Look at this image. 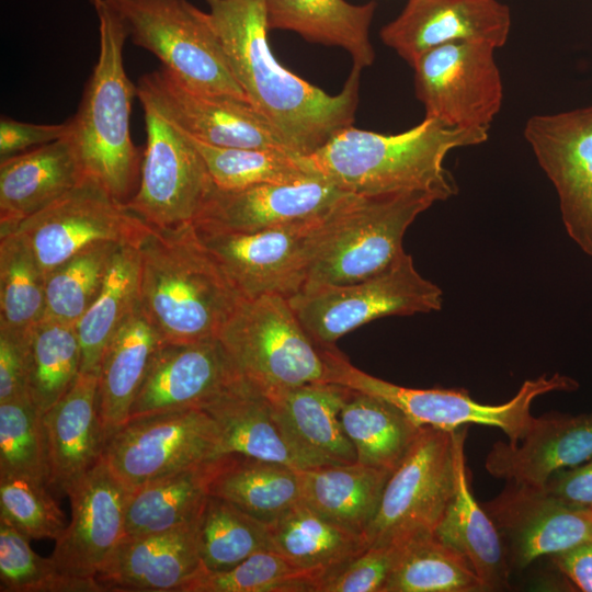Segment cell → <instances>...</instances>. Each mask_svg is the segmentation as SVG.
Masks as SVG:
<instances>
[{"mask_svg": "<svg viewBox=\"0 0 592 592\" xmlns=\"http://www.w3.org/2000/svg\"><path fill=\"white\" fill-rule=\"evenodd\" d=\"M92 5L99 20V57L78 111L68 119L69 136L86 175L127 204L137 191L143 161L129 126L137 86L124 68L123 48L128 34L104 0Z\"/></svg>", "mask_w": 592, "mask_h": 592, "instance_id": "obj_4", "label": "cell"}, {"mask_svg": "<svg viewBox=\"0 0 592 592\" xmlns=\"http://www.w3.org/2000/svg\"><path fill=\"white\" fill-rule=\"evenodd\" d=\"M132 42L153 54L187 88L247 96L235 79L208 12L189 0H104Z\"/></svg>", "mask_w": 592, "mask_h": 592, "instance_id": "obj_8", "label": "cell"}, {"mask_svg": "<svg viewBox=\"0 0 592 592\" xmlns=\"http://www.w3.org/2000/svg\"><path fill=\"white\" fill-rule=\"evenodd\" d=\"M323 577L262 550L227 570L200 571L181 592H317Z\"/></svg>", "mask_w": 592, "mask_h": 592, "instance_id": "obj_43", "label": "cell"}, {"mask_svg": "<svg viewBox=\"0 0 592 592\" xmlns=\"http://www.w3.org/2000/svg\"><path fill=\"white\" fill-rule=\"evenodd\" d=\"M128 493L103 456L71 488V520L50 556L62 573L95 578L125 535Z\"/></svg>", "mask_w": 592, "mask_h": 592, "instance_id": "obj_20", "label": "cell"}, {"mask_svg": "<svg viewBox=\"0 0 592 592\" xmlns=\"http://www.w3.org/2000/svg\"><path fill=\"white\" fill-rule=\"evenodd\" d=\"M80 369L76 325L39 320L31 331L27 395L42 415L71 388Z\"/></svg>", "mask_w": 592, "mask_h": 592, "instance_id": "obj_39", "label": "cell"}, {"mask_svg": "<svg viewBox=\"0 0 592 592\" xmlns=\"http://www.w3.org/2000/svg\"><path fill=\"white\" fill-rule=\"evenodd\" d=\"M218 339L240 374L264 391L328 383L329 348L310 337L286 297H241Z\"/></svg>", "mask_w": 592, "mask_h": 592, "instance_id": "obj_6", "label": "cell"}, {"mask_svg": "<svg viewBox=\"0 0 592 592\" xmlns=\"http://www.w3.org/2000/svg\"><path fill=\"white\" fill-rule=\"evenodd\" d=\"M348 193L323 178L240 190L214 185L193 224L214 230L259 231L320 216Z\"/></svg>", "mask_w": 592, "mask_h": 592, "instance_id": "obj_22", "label": "cell"}, {"mask_svg": "<svg viewBox=\"0 0 592 592\" xmlns=\"http://www.w3.org/2000/svg\"><path fill=\"white\" fill-rule=\"evenodd\" d=\"M481 505L500 534L511 572L592 540V511L567 505L544 488L508 481Z\"/></svg>", "mask_w": 592, "mask_h": 592, "instance_id": "obj_18", "label": "cell"}, {"mask_svg": "<svg viewBox=\"0 0 592 592\" xmlns=\"http://www.w3.org/2000/svg\"><path fill=\"white\" fill-rule=\"evenodd\" d=\"M402 544L369 546L341 568L326 574L317 592H384Z\"/></svg>", "mask_w": 592, "mask_h": 592, "instance_id": "obj_48", "label": "cell"}, {"mask_svg": "<svg viewBox=\"0 0 592 592\" xmlns=\"http://www.w3.org/2000/svg\"><path fill=\"white\" fill-rule=\"evenodd\" d=\"M139 303L138 246L121 244L112 257L96 297L76 325L81 345L80 373L99 374L109 342Z\"/></svg>", "mask_w": 592, "mask_h": 592, "instance_id": "obj_35", "label": "cell"}, {"mask_svg": "<svg viewBox=\"0 0 592 592\" xmlns=\"http://www.w3.org/2000/svg\"><path fill=\"white\" fill-rule=\"evenodd\" d=\"M269 30H285L306 41L346 50L353 67L375 60L369 26L377 3L352 4L345 0H264Z\"/></svg>", "mask_w": 592, "mask_h": 592, "instance_id": "obj_31", "label": "cell"}, {"mask_svg": "<svg viewBox=\"0 0 592 592\" xmlns=\"http://www.w3.org/2000/svg\"><path fill=\"white\" fill-rule=\"evenodd\" d=\"M328 383L376 396L400 409L418 428L432 426L454 431L467 424L498 428L515 444L526 434L535 417L534 400L553 391H573L579 384L573 378L553 374L525 380L506 402L481 403L465 389H418L399 386L369 375L354 365L335 348L328 351Z\"/></svg>", "mask_w": 592, "mask_h": 592, "instance_id": "obj_7", "label": "cell"}, {"mask_svg": "<svg viewBox=\"0 0 592 592\" xmlns=\"http://www.w3.org/2000/svg\"><path fill=\"white\" fill-rule=\"evenodd\" d=\"M136 86L169 121L205 144L292 151L247 100L194 91L162 66L143 75Z\"/></svg>", "mask_w": 592, "mask_h": 592, "instance_id": "obj_17", "label": "cell"}, {"mask_svg": "<svg viewBox=\"0 0 592 592\" xmlns=\"http://www.w3.org/2000/svg\"><path fill=\"white\" fill-rule=\"evenodd\" d=\"M572 587L592 592V540L549 557Z\"/></svg>", "mask_w": 592, "mask_h": 592, "instance_id": "obj_52", "label": "cell"}, {"mask_svg": "<svg viewBox=\"0 0 592 592\" xmlns=\"http://www.w3.org/2000/svg\"><path fill=\"white\" fill-rule=\"evenodd\" d=\"M140 306L166 342L218 334L241 296L192 224L149 227L138 244Z\"/></svg>", "mask_w": 592, "mask_h": 592, "instance_id": "obj_3", "label": "cell"}, {"mask_svg": "<svg viewBox=\"0 0 592 592\" xmlns=\"http://www.w3.org/2000/svg\"><path fill=\"white\" fill-rule=\"evenodd\" d=\"M98 0H90L91 4H93L94 2H96Z\"/></svg>", "mask_w": 592, "mask_h": 592, "instance_id": "obj_53", "label": "cell"}, {"mask_svg": "<svg viewBox=\"0 0 592 592\" xmlns=\"http://www.w3.org/2000/svg\"><path fill=\"white\" fill-rule=\"evenodd\" d=\"M466 434L467 425L453 431L455 491L433 535L467 559L486 592L508 590L512 572L500 534L469 485L464 451Z\"/></svg>", "mask_w": 592, "mask_h": 592, "instance_id": "obj_28", "label": "cell"}, {"mask_svg": "<svg viewBox=\"0 0 592 592\" xmlns=\"http://www.w3.org/2000/svg\"><path fill=\"white\" fill-rule=\"evenodd\" d=\"M202 570L196 519L161 532L124 535L95 579L105 591L181 592Z\"/></svg>", "mask_w": 592, "mask_h": 592, "instance_id": "obj_23", "label": "cell"}, {"mask_svg": "<svg viewBox=\"0 0 592 592\" xmlns=\"http://www.w3.org/2000/svg\"><path fill=\"white\" fill-rule=\"evenodd\" d=\"M494 50L486 43L455 42L423 54L412 68L425 117L453 128L488 130L503 99Z\"/></svg>", "mask_w": 592, "mask_h": 592, "instance_id": "obj_15", "label": "cell"}, {"mask_svg": "<svg viewBox=\"0 0 592 592\" xmlns=\"http://www.w3.org/2000/svg\"><path fill=\"white\" fill-rule=\"evenodd\" d=\"M45 314V274L26 240L0 236V327L29 331Z\"/></svg>", "mask_w": 592, "mask_h": 592, "instance_id": "obj_42", "label": "cell"}, {"mask_svg": "<svg viewBox=\"0 0 592 592\" xmlns=\"http://www.w3.org/2000/svg\"><path fill=\"white\" fill-rule=\"evenodd\" d=\"M187 137L201 155L213 183L218 189L240 190L319 178L308 171L301 155L292 151L216 147L190 135Z\"/></svg>", "mask_w": 592, "mask_h": 592, "instance_id": "obj_41", "label": "cell"}, {"mask_svg": "<svg viewBox=\"0 0 592 592\" xmlns=\"http://www.w3.org/2000/svg\"><path fill=\"white\" fill-rule=\"evenodd\" d=\"M229 68L248 101L295 153L308 156L352 126L361 69L331 95L282 67L267 42L264 0H204Z\"/></svg>", "mask_w": 592, "mask_h": 592, "instance_id": "obj_1", "label": "cell"}, {"mask_svg": "<svg viewBox=\"0 0 592 592\" xmlns=\"http://www.w3.org/2000/svg\"><path fill=\"white\" fill-rule=\"evenodd\" d=\"M31 331L0 327V402L27 395Z\"/></svg>", "mask_w": 592, "mask_h": 592, "instance_id": "obj_49", "label": "cell"}, {"mask_svg": "<svg viewBox=\"0 0 592 592\" xmlns=\"http://www.w3.org/2000/svg\"><path fill=\"white\" fill-rule=\"evenodd\" d=\"M46 485L15 477H0V516L30 539L57 540L66 528L65 516Z\"/></svg>", "mask_w": 592, "mask_h": 592, "instance_id": "obj_47", "label": "cell"}, {"mask_svg": "<svg viewBox=\"0 0 592 592\" xmlns=\"http://www.w3.org/2000/svg\"><path fill=\"white\" fill-rule=\"evenodd\" d=\"M390 474L357 462L299 469L300 500L329 521L365 537Z\"/></svg>", "mask_w": 592, "mask_h": 592, "instance_id": "obj_33", "label": "cell"}, {"mask_svg": "<svg viewBox=\"0 0 592 592\" xmlns=\"http://www.w3.org/2000/svg\"><path fill=\"white\" fill-rule=\"evenodd\" d=\"M213 460L178 470L129 492L125 535L161 532L195 521L209 497Z\"/></svg>", "mask_w": 592, "mask_h": 592, "instance_id": "obj_36", "label": "cell"}, {"mask_svg": "<svg viewBox=\"0 0 592 592\" xmlns=\"http://www.w3.org/2000/svg\"><path fill=\"white\" fill-rule=\"evenodd\" d=\"M240 376L218 338L163 342L153 353L129 418L203 409Z\"/></svg>", "mask_w": 592, "mask_h": 592, "instance_id": "obj_19", "label": "cell"}, {"mask_svg": "<svg viewBox=\"0 0 592 592\" xmlns=\"http://www.w3.org/2000/svg\"><path fill=\"white\" fill-rule=\"evenodd\" d=\"M329 210L314 218L252 232L194 227L241 297L281 295L291 298L305 287L325 235Z\"/></svg>", "mask_w": 592, "mask_h": 592, "instance_id": "obj_10", "label": "cell"}, {"mask_svg": "<svg viewBox=\"0 0 592 592\" xmlns=\"http://www.w3.org/2000/svg\"><path fill=\"white\" fill-rule=\"evenodd\" d=\"M524 137L556 189L568 236L592 259V105L534 115Z\"/></svg>", "mask_w": 592, "mask_h": 592, "instance_id": "obj_16", "label": "cell"}, {"mask_svg": "<svg viewBox=\"0 0 592 592\" xmlns=\"http://www.w3.org/2000/svg\"><path fill=\"white\" fill-rule=\"evenodd\" d=\"M510 29V10L498 0H408L380 30V38L412 66L426 52L448 43L480 42L500 48Z\"/></svg>", "mask_w": 592, "mask_h": 592, "instance_id": "obj_21", "label": "cell"}, {"mask_svg": "<svg viewBox=\"0 0 592 592\" xmlns=\"http://www.w3.org/2000/svg\"><path fill=\"white\" fill-rule=\"evenodd\" d=\"M70 132L68 121L60 124H34L1 116L0 158L5 159L53 143Z\"/></svg>", "mask_w": 592, "mask_h": 592, "instance_id": "obj_50", "label": "cell"}, {"mask_svg": "<svg viewBox=\"0 0 592 592\" xmlns=\"http://www.w3.org/2000/svg\"><path fill=\"white\" fill-rule=\"evenodd\" d=\"M137 98L147 140L139 184L126 206L153 228L192 224L215 184L187 135L145 93L137 91Z\"/></svg>", "mask_w": 592, "mask_h": 592, "instance_id": "obj_12", "label": "cell"}, {"mask_svg": "<svg viewBox=\"0 0 592 592\" xmlns=\"http://www.w3.org/2000/svg\"><path fill=\"white\" fill-rule=\"evenodd\" d=\"M119 246L115 242L92 244L50 271L45 276L43 318L77 325L96 297Z\"/></svg>", "mask_w": 592, "mask_h": 592, "instance_id": "obj_44", "label": "cell"}, {"mask_svg": "<svg viewBox=\"0 0 592 592\" xmlns=\"http://www.w3.org/2000/svg\"><path fill=\"white\" fill-rule=\"evenodd\" d=\"M592 458V412L580 415L549 412L534 418L523 439L496 442L485 460L496 478L543 488L558 470Z\"/></svg>", "mask_w": 592, "mask_h": 592, "instance_id": "obj_25", "label": "cell"}, {"mask_svg": "<svg viewBox=\"0 0 592 592\" xmlns=\"http://www.w3.org/2000/svg\"><path fill=\"white\" fill-rule=\"evenodd\" d=\"M543 488L567 505L592 511V458L576 467L556 471Z\"/></svg>", "mask_w": 592, "mask_h": 592, "instance_id": "obj_51", "label": "cell"}, {"mask_svg": "<svg viewBox=\"0 0 592 592\" xmlns=\"http://www.w3.org/2000/svg\"><path fill=\"white\" fill-rule=\"evenodd\" d=\"M441 197L428 191L345 194L329 210L326 230L303 291L365 280L405 251L413 220Z\"/></svg>", "mask_w": 592, "mask_h": 592, "instance_id": "obj_5", "label": "cell"}, {"mask_svg": "<svg viewBox=\"0 0 592 592\" xmlns=\"http://www.w3.org/2000/svg\"><path fill=\"white\" fill-rule=\"evenodd\" d=\"M197 536L205 571L227 570L258 551L273 550L269 524L213 496L197 517Z\"/></svg>", "mask_w": 592, "mask_h": 592, "instance_id": "obj_40", "label": "cell"}, {"mask_svg": "<svg viewBox=\"0 0 592 592\" xmlns=\"http://www.w3.org/2000/svg\"><path fill=\"white\" fill-rule=\"evenodd\" d=\"M23 477L48 487L42 414L29 395L0 402V477Z\"/></svg>", "mask_w": 592, "mask_h": 592, "instance_id": "obj_46", "label": "cell"}, {"mask_svg": "<svg viewBox=\"0 0 592 592\" xmlns=\"http://www.w3.org/2000/svg\"><path fill=\"white\" fill-rule=\"evenodd\" d=\"M203 409L217 423L220 455H243L301 469L269 397L244 376Z\"/></svg>", "mask_w": 592, "mask_h": 592, "instance_id": "obj_29", "label": "cell"}, {"mask_svg": "<svg viewBox=\"0 0 592 592\" xmlns=\"http://www.w3.org/2000/svg\"><path fill=\"white\" fill-rule=\"evenodd\" d=\"M30 538L0 516L1 592H104L93 579L62 573L50 557L38 556Z\"/></svg>", "mask_w": 592, "mask_h": 592, "instance_id": "obj_45", "label": "cell"}, {"mask_svg": "<svg viewBox=\"0 0 592 592\" xmlns=\"http://www.w3.org/2000/svg\"><path fill=\"white\" fill-rule=\"evenodd\" d=\"M209 496L266 524L300 501L299 469L236 454L213 460Z\"/></svg>", "mask_w": 592, "mask_h": 592, "instance_id": "obj_32", "label": "cell"}, {"mask_svg": "<svg viewBox=\"0 0 592 592\" xmlns=\"http://www.w3.org/2000/svg\"><path fill=\"white\" fill-rule=\"evenodd\" d=\"M487 139L488 130L453 128L424 117L412 128L391 135L345 127L303 160L311 174L350 193L428 191L446 201L457 191L443 167L446 155Z\"/></svg>", "mask_w": 592, "mask_h": 592, "instance_id": "obj_2", "label": "cell"}, {"mask_svg": "<svg viewBox=\"0 0 592 592\" xmlns=\"http://www.w3.org/2000/svg\"><path fill=\"white\" fill-rule=\"evenodd\" d=\"M340 419L356 462L389 471L401 462L420 430L396 406L356 390L345 400Z\"/></svg>", "mask_w": 592, "mask_h": 592, "instance_id": "obj_37", "label": "cell"}, {"mask_svg": "<svg viewBox=\"0 0 592 592\" xmlns=\"http://www.w3.org/2000/svg\"><path fill=\"white\" fill-rule=\"evenodd\" d=\"M86 177L69 134L0 162V236L13 232Z\"/></svg>", "mask_w": 592, "mask_h": 592, "instance_id": "obj_27", "label": "cell"}, {"mask_svg": "<svg viewBox=\"0 0 592 592\" xmlns=\"http://www.w3.org/2000/svg\"><path fill=\"white\" fill-rule=\"evenodd\" d=\"M269 530L274 551L325 576L368 548L364 536L329 521L301 500L270 523Z\"/></svg>", "mask_w": 592, "mask_h": 592, "instance_id": "obj_34", "label": "cell"}, {"mask_svg": "<svg viewBox=\"0 0 592 592\" xmlns=\"http://www.w3.org/2000/svg\"><path fill=\"white\" fill-rule=\"evenodd\" d=\"M163 342L140 303L109 342L98 375L99 412L106 441L128 420L150 360Z\"/></svg>", "mask_w": 592, "mask_h": 592, "instance_id": "obj_30", "label": "cell"}, {"mask_svg": "<svg viewBox=\"0 0 592 592\" xmlns=\"http://www.w3.org/2000/svg\"><path fill=\"white\" fill-rule=\"evenodd\" d=\"M98 375L80 373L71 388L43 415L48 488L68 496L103 456L105 433L99 412Z\"/></svg>", "mask_w": 592, "mask_h": 592, "instance_id": "obj_26", "label": "cell"}, {"mask_svg": "<svg viewBox=\"0 0 592 592\" xmlns=\"http://www.w3.org/2000/svg\"><path fill=\"white\" fill-rule=\"evenodd\" d=\"M218 456L217 423L198 408L130 418L106 441L103 452L128 492Z\"/></svg>", "mask_w": 592, "mask_h": 592, "instance_id": "obj_13", "label": "cell"}, {"mask_svg": "<svg viewBox=\"0 0 592 592\" xmlns=\"http://www.w3.org/2000/svg\"><path fill=\"white\" fill-rule=\"evenodd\" d=\"M149 227L101 183L86 175L64 196L23 220L15 231L30 244L46 276L92 244L138 246Z\"/></svg>", "mask_w": 592, "mask_h": 592, "instance_id": "obj_14", "label": "cell"}, {"mask_svg": "<svg viewBox=\"0 0 592 592\" xmlns=\"http://www.w3.org/2000/svg\"><path fill=\"white\" fill-rule=\"evenodd\" d=\"M351 391L333 383L264 391L301 469L356 462L340 419Z\"/></svg>", "mask_w": 592, "mask_h": 592, "instance_id": "obj_24", "label": "cell"}, {"mask_svg": "<svg viewBox=\"0 0 592 592\" xmlns=\"http://www.w3.org/2000/svg\"><path fill=\"white\" fill-rule=\"evenodd\" d=\"M310 337L325 348L378 318L440 310L441 288L424 278L406 252L376 275L343 285L301 291L288 298Z\"/></svg>", "mask_w": 592, "mask_h": 592, "instance_id": "obj_9", "label": "cell"}, {"mask_svg": "<svg viewBox=\"0 0 592 592\" xmlns=\"http://www.w3.org/2000/svg\"><path fill=\"white\" fill-rule=\"evenodd\" d=\"M455 491L453 431L420 428L391 471L365 532L369 546L433 534Z\"/></svg>", "mask_w": 592, "mask_h": 592, "instance_id": "obj_11", "label": "cell"}, {"mask_svg": "<svg viewBox=\"0 0 592 592\" xmlns=\"http://www.w3.org/2000/svg\"><path fill=\"white\" fill-rule=\"evenodd\" d=\"M384 592H486L467 559L433 534L402 544Z\"/></svg>", "mask_w": 592, "mask_h": 592, "instance_id": "obj_38", "label": "cell"}]
</instances>
